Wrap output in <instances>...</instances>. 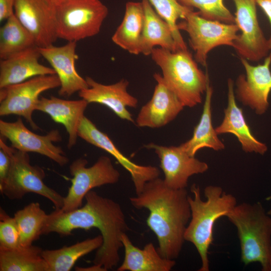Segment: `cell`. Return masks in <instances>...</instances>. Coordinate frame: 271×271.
I'll list each match as a JSON object with an SVG mask.
<instances>
[{
	"instance_id": "8d00e7d4",
	"label": "cell",
	"mask_w": 271,
	"mask_h": 271,
	"mask_svg": "<svg viewBox=\"0 0 271 271\" xmlns=\"http://www.w3.org/2000/svg\"><path fill=\"white\" fill-rule=\"evenodd\" d=\"M44 1L50 6L55 8L57 6L68 0H44Z\"/></svg>"
},
{
	"instance_id": "8fae6325",
	"label": "cell",
	"mask_w": 271,
	"mask_h": 271,
	"mask_svg": "<svg viewBox=\"0 0 271 271\" xmlns=\"http://www.w3.org/2000/svg\"><path fill=\"white\" fill-rule=\"evenodd\" d=\"M235 8V24L241 31L233 47L240 58L250 61L265 58L271 48L257 17L256 0H233Z\"/></svg>"
},
{
	"instance_id": "e0dca14e",
	"label": "cell",
	"mask_w": 271,
	"mask_h": 271,
	"mask_svg": "<svg viewBox=\"0 0 271 271\" xmlns=\"http://www.w3.org/2000/svg\"><path fill=\"white\" fill-rule=\"evenodd\" d=\"M157 82L152 98L143 105L136 120L139 127L160 128L173 120L185 107L165 84L162 75L155 73Z\"/></svg>"
},
{
	"instance_id": "44dd1931",
	"label": "cell",
	"mask_w": 271,
	"mask_h": 271,
	"mask_svg": "<svg viewBox=\"0 0 271 271\" xmlns=\"http://www.w3.org/2000/svg\"><path fill=\"white\" fill-rule=\"evenodd\" d=\"M227 105L224 111V116L221 124L215 128L218 134L230 133L234 134L246 153L264 154L267 150L266 145L256 139L251 133L241 108L236 104L233 81H227Z\"/></svg>"
},
{
	"instance_id": "603a6c76",
	"label": "cell",
	"mask_w": 271,
	"mask_h": 271,
	"mask_svg": "<svg viewBox=\"0 0 271 271\" xmlns=\"http://www.w3.org/2000/svg\"><path fill=\"white\" fill-rule=\"evenodd\" d=\"M120 239L124 258L118 271H170L176 264L175 260L163 257L152 242L140 248L133 244L126 232Z\"/></svg>"
},
{
	"instance_id": "9a60e30c",
	"label": "cell",
	"mask_w": 271,
	"mask_h": 271,
	"mask_svg": "<svg viewBox=\"0 0 271 271\" xmlns=\"http://www.w3.org/2000/svg\"><path fill=\"white\" fill-rule=\"evenodd\" d=\"M78 137L96 147L101 149L111 156L130 174L136 194H140L149 181L159 177V169L155 166L138 165L125 156L104 132L100 130L85 115L78 130Z\"/></svg>"
},
{
	"instance_id": "ba28073f",
	"label": "cell",
	"mask_w": 271,
	"mask_h": 271,
	"mask_svg": "<svg viewBox=\"0 0 271 271\" xmlns=\"http://www.w3.org/2000/svg\"><path fill=\"white\" fill-rule=\"evenodd\" d=\"M177 27L180 31L188 34L189 44L195 52V60L205 67L208 53L220 46L233 47L239 30L235 24L207 20L193 10L189 11L185 18L177 23Z\"/></svg>"
},
{
	"instance_id": "7c38bea8",
	"label": "cell",
	"mask_w": 271,
	"mask_h": 271,
	"mask_svg": "<svg viewBox=\"0 0 271 271\" xmlns=\"http://www.w3.org/2000/svg\"><path fill=\"white\" fill-rule=\"evenodd\" d=\"M0 133L2 137L9 140L13 148L19 151L40 154L61 166L69 162L62 148L53 144L62 140L58 129L51 130L43 136L37 134L30 130L19 117L14 122L0 120Z\"/></svg>"
},
{
	"instance_id": "d590c367",
	"label": "cell",
	"mask_w": 271,
	"mask_h": 271,
	"mask_svg": "<svg viewBox=\"0 0 271 271\" xmlns=\"http://www.w3.org/2000/svg\"><path fill=\"white\" fill-rule=\"evenodd\" d=\"M256 4L262 10L268 18L271 26V0H256ZM271 48V35L268 39Z\"/></svg>"
},
{
	"instance_id": "cb8c5ba5",
	"label": "cell",
	"mask_w": 271,
	"mask_h": 271,
	"mask_svg": "<svg viewBox=\"0 0 271 271\" xmlns=\"http://www.w3.org/2000/svg\"><path fill=\"white\" fill-rule=\"evenodd\" d=\"M145 20L142 2L126 3L122 21L111 37L112 42L131 54H141Z\"/></svg>"
},
{
	"instance_id": "d6986e66",
	"label": "cell",
	"mask_w": 271,
	"mask_h": 271,
	"mask_svg": "<svg viewBox=\"0 0 271 271\" xmlns=\"http://www.w3.org/2000/svg\"><path fill=\"white\" fill-rule=\"evenodd\" d=\"M89 87L78 92L79 96L88 103L104 105L111 109L120 118L133 122L132 114L127 107L136 108L138 100L127 91L129 82L122 79L117 82L105 85L90 77L85 78Z\"/></svg>"
},
{
	"instance_id": "30bf717a",
	"label": "cell",
	"mask_w": 271,
	"mask_h": 271,
	"mask_svg": "<svg viewBox=\"0 0 271 271\" xmlns=\"http://www.w3.org/2000/svg\"><path fill=\"white\" fill-rule=\"evenodd\" d=\"M56 74L38 76L20 83L1 89L0 115L10 114L24 117L34 129L39 127L33 121L40 94L48 90L60 87Z\"/></svg>"
},
{
	"instance_id": "8992f818",
	"label": "cell",
	"mask_w": 271,
	"mask_h": 271,
	"mask_svg": "<svg viewBox=\"0 0 271 271\" xmlns=\"http://www.w3.org/2000/svg\"><path fill=\"white\" fill-rule=\"evenodd\" d=\"M3 140L1 138L0 148L10 155L11 166L5 183L0 188L1 194L11 200H16L22 199L29 193H36L51 201L55 209H61L64 197L44 183V170L31 164L28 153L8 146Z\"/></svg>"
},
{
	"instance_id": "d4e9b609",
	"label": "cell",
	"mask_w": 271,
	"mask_h": 271,
	"mask_svg": "<svg viewBox=\"0 0 271 271\" xmlns=\"http://www.w3.org/2000/svg\"><path fill=\"white\" fill-rule=\"evenodd\" d=\"M145 20L142 37L141 54L150 55L153 49L159 47L177 51L173 35L169 24L156 12L148 0H142Z\"/></svg>"
},
{
	"instance_id": "e575fe53",
	"label": "cell",
	"mask_w": 271,
	"mask_h": 271,
	"mask_svg": "<svg viewBox=\"0 0 271 271\" xmlns=\"http://www.w3.org/2000/svg\"><path fill=\"white\" fill-rule=\"evenodd\" d=\"M15 0H0V21L7 20L14 13Z\"/></svg>"
},
{
	"instance_id": "f1b7e54d",
	"label": "cell",
	"mask_w": 271,
	"mask_h": 271,
	"mask_svg": "<svg viewBox=\"0 0 271 271\" xmlns=\"http://www.w3.org/2000/svg\"><path fill=\"white\" fill-rule=\"evenodd\" d=\"M6 20L0 29L1 60L37 46L32 35L21 23L14 13Z\"/></svg>"
},
{
	"instance_id": "1f68e13d",
	"label": "cell",
	"mask_w": 271,
	"mask_h": 271,
	"mask_svg": "<svg viewBox=\"0 0 271 271\" xmlns=\"http://www.w3.org/2000/svg\"><path fill=\"white\" fill-rule=\"evenodd\" d=\"M183 6L198 10L202 18L226 24H235V17L223 4V0H177Z\"/></svg>"
},
{
	"instance_id": "5b68a950",
	"label": "cell",
	"mask_w": 271,
	"mask_h": 271,
	"mask_svg": "<svg viewBox=\"0 0 271 271\" xmlns=\"http://www.w3.org/2000/svg\"><path fill=\"white\" fill-rule=\"evenodd\" d=\"M226 217L237 229L241 261L257 262L262 271H271V217L262 204H237Z\"/></svg>"
},
{
	"instance_id": "836d02e7",
	"label": "cell",
	"mask_w": 271,
	"mask_h": 271,
	"mask_svg": "<svg viewBox=\"0 0 271 271\" xmlns=\"http://www.w3.org/2000/svg\"><path fill=\"white\" fill-rule=\"evenodd\" d=\"M11 158L10 155L0 148V188L5 183L10 170Z\"/></svg>"
},
{
	"instance_id": "83f0119b",
	"label": "cell",
	"mask_w": 271,
	"mask_h": 271,
	"mask_svg": "<svg viewBox=\"0 0 271 271\" xmlns=\"http://www.w3.org/2000/svg\"><path fill=\"white\" fill-rule=\"evenodd\" d=\"M43 250L33 245L17 249L0 248V270L47 271Z\"/></svg>"
},
{
	"instance_id": "ac0fdd59",
	"label": "cell",
	"mask_w": 271,
	"mask_h": 271,
	"mask_svg": "<svg viewBox=\"0 0 271 271\" xmlns=\"http://www.w3.org/2000/svg\"><path fill=\"white\" fill-rule=\"evenodd\" d=\"M76 48L74 41L61 46L52 45L39 47L41 56L49 62L60 79L58 94L61 96L70 97L89 87L86 79L77 73L75 68V61L78 59Z\"/></svg>"
},
{
	"instance_id": "277c9868",
	"label": "cell",
	"mask_w": 271,
	"mask_h": 271,
	"mask_svg": "<svg viewBox=\"0 0 271 271\" xmlns=\"http://www.w3.org/2000/svg\"><path fill=\"white\" fill-rule=\"evenodd\" d=\"M150 55L161 69L165 84L185 107H193L202 102L209 83L208 74L198 67L188 49L173 52L155 47Z\"/></svg>"
},
{
	"instance_id": "9c48e42d",
	"label": "cell",
	"mask_w": 271,
	"mask_h": 271,
	"mask_svg": "<svg viewBox=\"0 0 271 271\" xmlns=\"http://www.w3.org/2000/svg\"><path fill=\"white\" fill-rule=\"evenodd\" d=\"M87 164L86 159L79 158L70 165L69 172L73 178L68 193L64 197L61 211L69 212L81 207L85 195L92 189L119 181L120 173L108 157H100L91 167H87Z\"/></svg>"
},
{
	"instance_id": "d6a6232c",
	"label": "cell",
	"mask_w": 271,
	"mask_h": 271,
	"mask_svg": "<svg viewBox=\"0 0 271 271\" xmlns=\"http://www.w3.org/2000/svg\"><path fill=\"white\" fill-rule=\"evenodd\" d=\"M21 247L20 234L14 217L0 209V248L17 249Z\"/></svg>"
},
{
	"instance_id": "ffe728a7",
	"label": "cell",
	"mask_w": 271,
	"mask_h": 271,
	"mask_svg": "<svg viewBox=\"0 0 271 271\" xmlns=\"http://www.w3.org/2000/svg\"><path fill=\"white\" fill-rule=\"evenodd\" d=\"M41 56L38 46L17 53L0 62V88L24 82L33 77L56 74L51 67L39 61Z\"/></svg>"
},
{
	"instance_id": "4fadbf2b",
	"label": "cell",
	"mask_w": 271,
	"mask_h": 271,
	"mask_svg": "<svg viewBox=\"0 0 271 271\" xmlns=\"http://www.w3.org/2000/svg\"><path fill=\"white\" fill-rule=\"evenodd\" d=\"M245 75L240 74L236 80V96L243 105L249 106L258 115L263 114L268 106L271 91V52L261 64L251 65L240 58Z\"/></svg>"
},
{
	"instance_id": "f546056e",
	"label": "cell",
	"mask_w": 271,
	"mask_h": 271,
	"mask_svg": "<svg viewBox=\"0 0 271 271\" xmlns=\"http://www.w3.org/2000/svg\"><path fill=\"white\" fill-rule=\"evenodd\" d=\"M47 215L38 202H32L15 213L21 247L32 245L42 235Z\"/></svg>"
},
{
	"instance_id": "7a4b0ae2",
	"label": "cell",
	"mask_w": 271,
	"mask_h": 271,
	"mask_svg": "<svg viewBox=\"0 0 271 271\" xmlns=\"http://www.w3.org/2000/svg\"><path fill=\"white\" fill-rule=\"evenodd\" d=\"M188 197L186 189H172L159 177L148 182L140 194L129 198L134 207L149 211L147 224L156 235L157 250L164 258L174 260L182 250L191 218Z\"/></svg>"
},
{
	"instance_id": "3957f363",
	"label": "cell",
	"mask_w": 271,
	"mask_h": 271,
	"mask_svg": "<svg viewBox=\"0 0 271 271\" xmlns=\"http://www.w3.org/2000/svg\"><path fill=\"white\" fill-rule=\"evenodd\" d=\"M193 194L189 195L191 218L186 228L185 241L196 247L201 260L199 271L209 270V249L213 241V226L220 217L226 216L237 205L236 198L223 191L218 186L209 185L204 189L206 200L201 196L200 188L193 184L191 187Z\"/></svg>"
},
{
	"instance_id": "5bb4252c",
	"label": "cell",
	"mask_w": 271,
	"mask_h": 271,
	"mask_svg": "<svg viewBox=\"0 0 271 271\" xmlns=\"http://www.w3.org/2000/svg\"><path fill=\"white\" fill-rule=\"evenodd\" d=\"M145 147L153 150L158 156L164 174V183L172 189H186L191 176L208 169L206 163L190 156L181 145L167 147L150 143Z\"/></svg>"
},
{
	"instance_id": "484cf974",
	"label": "cell",
	"mask_w": 271,
	"mask_h": 271,
	"mask_svg": "<svg viewBox=\"0 0 271 271\" xmlns=\"http://www.w3.org/2000/svg\"><path fill=\"white\" fill-rule=\"evenodd\" d=\"M213 92V88L209 83L205 92V101L200 120L194 128L191 138L180 145L188 154L193 157H195L196 153L203 148H210L215 151L225 148L212 124L211 100Z\"/></svg>"
},
{
	"instance_id": "2e32d148",
	"label": "cell",
	"mask_w": 271,
	"mask_h": 271,
	"mask_svg": "<svg viewBox=\"0 0 271 271\" xmlns=\"http://www.w3.org/2000/svg\"><path fill=\"white\" fill-rule=\"evenodd\" d=\"M14 14L32 35L38 47L53 45L58 39L55 8L44 0H15Z\"/></svg>"
},
{
	"instance_id": "7402d4cb",
	"label": "cell",
	"mask_w": 271,
	"mask_h": 271,
	"mask_svg": "<svg viewBox=\"0 0 271 271\" xmlns=\"http://www.w3.org/2000/svg\"><path fill=\"white\" fill-rule=\"evenodd\" d=\"M88 104L82 98L66 100L53 96H41L36 110L48 114L55 122L64 125L68 133L67 147L70 149L76 144L78 127Z\"/></svg>"
},
{
	"instance_id": "52a82bcc",
	"label": "cell",
	"mask_w": 271,
	"mask_h": 271,
	"mask_svg": "<svg viewBox=\"0 0 271 271\" xmlns=\"http://www.w3.org/2000/svg\"><path fill=\"white\" fill-rule=\"evenodd\" d=\"M108 10L100 0H68L55 8L58 38L76 42L98 34Z\"/></svg>"
},
{
	"instance_id": "4316f807",
	"label": "cell",
	"mask_w": 271,
	"mask_h": 271,
	"mask_svg": "<svg viewBox=\"0 0 271 271\" xmlns=\"http://www.w3.org/2000/svg\"><path fill=\"white\" fill-rule=\"evenodd\" d=\"M102 243V237L99 235L70 246L43 250L42 255L47 264V271L70 270L79 258L98 249Z\"/></svg>"
},
{
	"instance_id": "6da1fadb",
	"label": "cell",
	"mask_w": 271,
	"mask_h": 271,
	"mask_svg": "<svg viewBox=\"0 0 271 271\" xmlns=\"http://www.w3.org/2000/svg\"><path fill=\"white\" fill-rule=\"evenodd\" d=\"M84 206L69 212L55 209L48 214L42 234L56 233L61 236L71 234L77 229H98L103 238L97 250L94 264L107 270L120 260L119 250L123 247L120 237L129 228L120 205L114 200L91 190L85 196Z\"/></svg>"
},
{
	"instance_id": "4dcf8cb0",
	"label": "cell",
	"mask_w": 271,
	"mask_h": 271,
	"mask_svg": "<svg viewBox=\"0 0 271 271\" xmlns=\"http://www.w3.org/2000/svg\"><path fill=\"white\" fill-rule=\"evenodd\" d=\"M157 14L170 26L177 50H187V45L177 27L179 19L183 20L193 8L181 4L177 0H148Z\"/></svg>"
}]
</instances>
